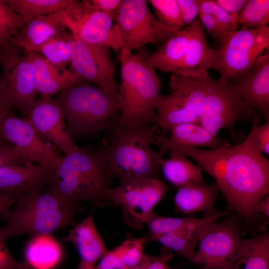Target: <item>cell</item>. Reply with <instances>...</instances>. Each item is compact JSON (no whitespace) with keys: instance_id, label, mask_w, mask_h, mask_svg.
<instances>
[{"instance_id":"obj_1","label":"cell","mask_w":269,"mask_h":269,"mask_svg":"<svg viewBox=\"0 0 269 269\" xmlns=\"http://www.w3.org/2000/svg\"><path fill=\"white\" fill-rule=\"evenodd\" d=\"M215 180L231 209L254 222L257 206L269 191V162L244 140L217 150L176 147Z\"/></svg>"},{"instance_id":"obj_2","label":"cell","mask_w":269,"mask_h":269,"mask_svg":"<svg viewBox=\"0 0 269 269\" xmlns=\"http://www.w3.org/2000/svg\"><path fill=\"white\" fill-rule=\"evenodd\" d=\"M46 178L18 195L15 207L2 215L6 222L0 228L3 238L51 234L73 226L76 224L75 216L85 212L79 203L69 202L52 190L46 185Z\"/></svg>"},{"instance_id":"obj_3","label":"cell","mask_w":269,"mask_h":269,"mask_svg":"<svg viewBox=\"0 0 269 269\" xmlns=\"http://www.w3.org/2000/svg\"><path fill=\"white\" fill-rule=\"evenodd\" d=\"M118 53L121 81L117 96L121 115L117 126L156 127L160 80L149 63L150 53L143 47L136 53L123 48Z\"/></svg>"},{"instance_id":"obj_4","label":"cell","mask_w":269,"mask_h":269,"mask_svg":"<svg viewBox=\"0 0 269 269\" xmlns=\"http://www.w3.org/2000/svg\"><path fill=\"white\" fill-rule=\"evenodd\" d=\"M112 179L103 147H78L65 155L59 166L46 178V185L70 202L89 201L105 206L104 196Z\"/></svg>"},{"instance_id":"obj_5","label":"cell","mask_w":269,"mask_h":269,"mask_svg":"<svg viewBox=\"0 0 269 269\" xmlns=\"http://www.w3.org/2000/svg\"><path fill=\"white\" fill-rule=\"evenodd\" d=\"M156 127L117 126L108 132L103 146L109 174L120 182L158 179L164 153L151 147Z\"/></svg>"},{"instance_id":"obj_6","label":"cell","mask_w":269,"mask_h":269,"mask_svg":"<svg viewBox=\"0 0 269 269\" xmlns=\"http://www.w3.org/2000/svg\"><path fill=\"white\" fill-rule=\"evenodd\" d=\"M54 99L61 108L74 138L94 136L118 125L121 113L118 96L83 79Z\"/></svg>"},{"instance_id":"obj_7","label":"cell","mask_w":269,"mask_h":269,"mask_svg":"<svg viewBox=\"0 0 269 269\" xmlns=\"http://www.w3.org/2000/svg\"><path fill=\"white\" fill-rule=\"evenodd\" d=\"M219 42L210 68L220 74L218 80L228 83L245 74L269 50V27L238 29L225 33Z\"/></svg>"},{"instance_id":"obj_8","label":"cell","mask_w":269,"mask_h":269,"mask_svg":"<svg viewBox=\"0 0 269 269\" xmlns=\"http://www.w3.org/2000/svg\"><path fill=\"white\" fill-rule=\"evenodd\" d=\"M208 75L187 77L172 73L170 94L160 95L155 105L156 127L161 129V134L164 137H168L170 129L174 125L188 122L198 123Z\"/></svg>"},{"instance_id":"obj_9","label":"cell","mask_w":269,"mask_h":269,"mask_svg":"<svg viewBox=\"0 0 269 269\" xmlns=\"http://www.w3.org/2000/svg\"><path fill=\"white\" fill-rule=\"evenodd\" d=\"M259 119V114L242 100L232 83L208 75L199 124L217 135L223 129L232 130L237 122L253 123Z\"/></svg>"},{"instance_id":"obj_10","label":"cell","mask_w":269,"mask_h":269,"mask_svg":"<svg viewBox=\"0 0 269 269\" xmlns=\"http://www.w3.org/2000/svg\"><path fill=\"white\" fill-rule=\"evenodd\" d=\"M147 3L145 0H122L113 20L123 48L133 51L147 43L165 42L179 30L162 24L150 11Z\"/></svg>"},{"instance_id":"obj_11","label":"cell","mask_w":269,"mask_h":269,"mask_svg":"<svg viewBox=\"0 0 269 269\" xmlns=\"http://www.w3.org/2000/svg\"><path fill=\"white\" fill-rule=\"evenodd\" d=\"M168 189L158 179L120 182L117 186L106 190L104 202L105 205L110 203L121 208L125 222L130 227L139 229Z\"/></svg>"},{"instance_id":"obj_12","label":"cell","mask_w":269,"mask_h":269,"mask_svg":"<svg viewBox=\"0 0 269 269\" xmlns=\"http://www.w3.org/2000/svg\"><path fill=\"white\" fill-rule=\"evenodd\" d=\"M65 30L61 34L70 48L71 70L105 92L117 96L118 84L115 76L111 48L85 42Z\"/></svg>"},{"instance_id":"obj_13","label":"cell","mask_w":269,"mask_h":269,"mask_svg":"<svg viewBox=\"0 0 269 269\" xmlns=\"http://www.w3.org/2000/svg\"><path fill=\"white\" fill-rule=\"evenodd\" d=\"M240 233L235 216L202 226L196 252L201 265L211 269H233L242 240Z\"/></svg>"},{"instance_id":"obj_14","label":"cell","mask_w":269,"mask_h":269,"mask_svg":"<svg viewBox=\"0 0 269 269\" xmlns=\"http://www.w3.org/2000/svg\"><path fill=\"white\" fill-rule=\"evenodd\" d=\"M10 42L0 47L1 77L11 105L26 117L33 108L37 94L33 67L26 55Z\"/></svg>"},{"instance_id":"obj_15","label":"cell","mask_w":269,"mask_h":269,"mask_svg":"<svg viewBox=\"0 0 269 269\" xmlns=\"http://www.w3.org/2000/svg\"><path fill=\"white\" fill-rule=\"evenodd\" d=\"M113 21L110 15L87 7L82 0H77L65 14L64 24L74 37L90 44L109 47L119 53L123 46Z\"/></svg>"},{"instance_id":"obj_16","label":"cell","mask_w":269,"mask_h":269,"mask_svg":"<svg viewBox=\"0 0 269 269\" xmlns=\"http://www.w3.org/2000/svg\"><path fill=\"white\" fill-rule=\"evenodd\" d=\"M0 136L12 144L29 160L56 169L63 157L53 145L43 139L25 119L12 114L0 121Z\"/></svg>"},{"instance_id":"obj_17","label":"cell","mask_w":269,"mask_h":269,"mask_svg":"<svg viewBox=\"0 0 269 269\" xmlns=\"http://www.w3.org/2000/svg\"><path fill=\"white\" fill-rule=\"evenodd\" d=\"M24 119L43 139L65 155L78 148L65 125L60 105L51 96H40Z\"/></svg>"},{"instance_id":"obj_18","label":"cell","mask_w":269,"mask_h":269,"mask_svg":"<svg viewBox=\"0 0 269 269\" xmlns=\"http://www.w3.org/2000/svg\"><path fill=\"white\" fill-rule=\"evenodd\" d=\"M242 100L269 121V54L261 55L245 74L230 82Z\"/></svg>"},{"instance_id":"obj_19","label":"cell","mask_w":269,"mask_h":269,"mask_svg":"<svg viewBox=\"0 0 269 269\" xmlns=\"http://www.w3.org/2000/svg\"><path fill=\"white\" fill-rule=\"evenodd\" d=\"M169 135L166 138L159 132L155 135L154 142L159 145V151L164 154L176 147H206L211 150H217L231 145L228 140L218 137L197 123L174 125L170 129Z\"/></svg>"},{"instance_id":"obj_20","label":"cell","mask_w":269,"mask_h":269,"mask_svg":"<svg viewBox=\"0 0 269 269\" xmlns=\"http://www.w3.org/2000/svg\"><path fill=\"white\" fill-rule=\"evenodd\" d=\"M189 39L183 60L175 73L187 77L208 75L212 60L213 49L207 42L203 26L196 19L187 25Z\"/></svg>"},{"instance_id":"obj_21","label":"cell","mask_w":269,"mask_h":269,"mask_svg":"<svg viewBox=\"0 0 269 269\" xmlns=\"http://www.w3.org/2000/svg\"><path fill=\"white\" fill-rule=\"evenodd\" d=\"M26 55L33 67L36 91L40 96L59 94L82 79L71 70L57 68L37 52L31 51Z\"/></svg>"},{"instance_id":"obj_22","label":"cell","mask_w":269,"mask_h":269,"mask_svg":"<svg viewBox=\"0 0 269 269\" xmlns=\"http://www.w3.org/2000/svg\"><path fill=\"white\" fill-rule=\"evenodd\" d=\"M66 13L55 12L26 22L10 43L23 48L27 54L36 49L50 38L65 29Z\"/></svg>"},{"instance_id":"obj_23","label":"cell","mask_w":269,"mask_h":269,"mask_svg":"<svg viewBox=\"0 0 269 269\" xmlns=\"http://www.w3.org/2000/svg\"><path fill=\"white\" fill-rule=\"evenodd\" d=\"M54 170L27 160L0 167V192L23 193L44 180Z\"/></svg>"},{"instance_id":"obj_24","label":"cell","mask_w":269,"mask_h":269,"mask_svg":"<svg viewBox=\"0 0 269 269\" xmlns=\"http://www.w3.org/2000/svg\"><path fill=\"white\" fill-rule=\"evenodd\" d=\"M63 241L72 243L81 261L93 266L109 251L91 214L74 225Z\"/></svg>"},{"instance_id":"obj_25","label":"cell","mask_w":269,"mask_h":269,"mask_svg":"<svg viewBox=\"0 0 269 269\" xmlns=\"http://www.w3.org/2000/svg\"><path fill=\"white\" fill-rule=\"evenodd\" d=\"M177 188L174 199L176 212L187 214L204 212L206 216L219 212L214 208L220 191L215 182L186 185Z\"/></svg>"},{"instance_id":"obj_26","label":"cell","mask_w":269,"mask_h":269,"mask_svg":"<svg viewBox=\"0 0 269 269\" xmlns=\"http://www.w3.org/2000/svg\"><path fill=\"white\" fill-rule=\"evenodd\" d=\"M63 249L51 234L33 235L24 250L26 269H54L63 256Z\"/></svg>"},{"instance_id":"obj_27","label":"cell","mask_w":269,"mask_h":269,"mask_svg":"<svg viewBox=\"0 0 269 269\" xmlns=\"http://www.w3.org/2000/svg\"><path fill=\"white\" fill-rule=\"evenodd\" d=\"M231 211L228 209L203 218L164 217L153 212L145 224L148 229L149 237L166 233H198L202 226L217 221L219 218L230 214Z\"/></svg>"},{"instance_id":"obj_28","label":"cell","mask_w":269,"mask_h":269,"mask_svg":"<svg viewBox=\"0 0 269 269\" xmlns=\"http://www.w3.org/2000/svg\"><path fill=\"white\" fill-rule=\"evenodd\" d=\"M167 158L159 161L160 170L165 179L174 186H180L203 184L205 180L202 168L186 158L184 154L175 149H170Z\"/></svg>"},{"instance_id":"obj_29","label":"cell","mask_w":269,"mask_h":269,"mask_svg":"<svg viewBox=\"0 0 269 269\" xmlns=\"http://www.w3.org/2000/svg\"><path fill=\"white\" fill-rule=\"evenodd\" d=\"M189 39L188 26L174 33L153 53L148 61L154 69L175 73L181 64Z\"/></svg>"},{"instance_id":"obj_30","label":"cell","mask_w":269,"mask_h":269,"mask_svg":"<svg viewBox=\"0 0 269 269\" xmlns=\"http://www.w3.org/2000/svg\"><path fill=\"white\" fill-rule=\"evenodd\" d=\"M233 269H269V235L242 240Z\"/></svg>"},{"instance_id":"obj_31","label":"cell","mask_w":269,"mask_h":269,"mask_svg":"<svg viewBox=\"0 0 269 269\" xmlns=\"http://www.w3.org/2000/svg\"><path fill=\"white\" fill-rule=\"evenodd\" d=\"M4 1L26 23L55 12L67 13L74 6L76 0H6Z\"/></svg>"},{"instance_id":"obj_32","label":"cell","mask_w":269,"mask_h":269,"mask_svg":"<svg viewBox=\"0 0 269 269\" xmlns=\"http://www.w3.org/2000/svg\"><path fill=\"white\" fill-rule=\"evenodd\" d=\"M148 239L159 242L164 248L174 251L177 255L194 264L201 265L195 251L198 242V233H166L149 237Z\"/></svg>"},{"instance_id":"obj_33","label":"cell","mask_w":269,"mask_h":269,"mask_svg":"<svg viewBox=\"0 0 269 269\" xmlns=\"http://www.w3.org/2000/svg\"><path fill=\"white\" fill-rule=\"evenodd\" d=\"M269 22V0H248L237 16L241 28H262L268 26Z\"/></svg>"},{"instance_id":"obj_34","label":"cell","mask_w":269,"mask_h":269,"mask_svg":"<svg viewBox=\"0 0 269 269\" xmlns=\"http://www.w3.org/2000/svg\"><path fill=\"white\" fill-rule=\"evenodd\" d=\"M35 52L40 53L59 69H66V67L70 64V48L61 33L49 39L39 46Z\"/></svg>"},{"instance_id":"obj_35","label":"cell","mask_w":269,"mask_h":269,"mask_svg":"<svg viewBox=\"0 0 269 269\" xmlns=\"http://www.w3.org/2000/svg\"><path fill=\"white\" fill-rule=\"evenodd\" d=\"M23 18L0 0V47L11 42L25 24Z\"/></svg>"},{"instance_id":"obj_36","label":"cell","mask_w":269,"mask_h":269,"mask_svg":"<svg viewBox=\"0 0 269 269\" xmlns=\"http://www.w3.org/2000/svg\"><path fill=\"white\" fill-rule=\"evenodd\" d=\"M148 1L154 8L157 19L164 25L176 29L185 26L177 0H150Z\"/></svg>"},{"instance_id":"obj_37","label":"cell","mask_w":269,"mask_h":269,"mask_svg":"<svg viewBox=\"0 0 269 269\" xmlns=\"http://www.w3.org/2000/svg\"><path fill=\"white\" fill-rule=\"evenodd\" d=\"M200 12L208 13L221 26L226 33L238 29V14L228 13L214 0H199Z\"/></svg>"},{"instance_id":"obj_38","label":"cell","mask_w":269,"mask_h":269,"mask_svg":"<svg viewBox=\"0 0 269 269\" xmlns=\"http://www.w3.org/2000/svg\"><path fill=\"white\" fill-rule=\"evenodd\" d=\"M147 241L146 238L127 239L119 245L122 257L124 269L138 265L145 256L143 246Z\"/></svg>"},{"instance_id":"obj_39","label":"cell","mask_w":269,"mask_h":269,"mask_svg":"<svg viewBox=\"0 0 269 269\" xmlns=\"http://www.w3.org/2000/svg\"><path fill=\"white\" fill-rule=\"evenodd\" d=\"M261 119L253 123L250 133L245 139L247 143L256 152L269 153V121L260 125Z\"/></svg>"},{"instance_id":"obj_40","label":"cell","mask_w":269,"mask_h":269,"mask_svg":"<svg viewBox=\"0 0 269 269\" xmlns=\"http://www.w3.org/2000/svg\"><path fill=\"white\" fill-rule=\"evenodd\" d=\"M27 160H30L12 144L3 139H0V167L19 164Z\"/></svg>"},{"instance_id":"obj_41","label":"cell","mask_w":269,"mask_h":269,"mask_svg":"<svg viewBox=\"0 0 269 269\" xmlns=\"http://www.w3.org/2000/svg\"><path fill=\"white\" fill-rule=\"evenodd\" d=\"M184 25H189L196 20L200 12L199 0H177Z\"/></svg>"},{"instance_id":"obj_42","label":"cell","mask_w":269,"mask_h":269,"mask_svg":"<svg viewBox=\"0 0 269 269\" xmlns=\"http://www.w3.org/2000/svg\"><path fill=\"white\" fill-rule=\"evenodd\" d=\"M94 269H124L119 246L105 254Z\"/></svg>"},{"instance_id":"obj_43","label":"cell","mask_w":269,"mask_h":269,"mask_svg":"<svg viewBox=\"0 0 269 269\" xmlns=\"http://www.w3.org/2000/svg\"><path fill=\"white\" fill-rule=\"evenodd\" d=\"M6 239L0 235V269H26L11 254L6 243Z\"/></svg>"},{"instance_id":"obj_44","label":"cell","mask_w":269,"mask_h":269,"mask_svg":"<svg viewBox=\"0 0 269 269\" xmlns=\"http://www.w3.org/2000/svg\"><path fill=\"white\" fill-rule=\"evenodd\" d=\"M123 0H83L84 4L95 10L107 14L113 17Z\"/></svg>"},{"instance_id":"obj_45","label":"cell","mask_w":269,"mask_h":269,"mask_svg":"<svg viewBox=\"0 0 269 269\" xmlns=\"http://www.w3.org/2000/svg\"><path fill=\"white\" fill-rule=\"evenodd\" d=\"M201 23L207 30L210 35L219 41L226 33L221 26L210 14L199 12Z\"/></svg>"},{"instance_id":"obj_46","label":"cell","mask_w":269,"mask_h":269,"mask_svg":"<svg viewBox=\"0 0 269 269\" xmlns=\"http://www.w3.org/2000/svg\"><path fill=\"white\" fill-rule=\"evenodd\" d=\"M12 105L7 95L6 89L1 79L0 78V121L12 114Z\"/></svg>"},{"instance_id":"obj_47","label":"cell","mask_w":269,"mask_h":269,"mask_svg":"<svg viewBox=\"0 0 269 269\" xmlns=\"http://www.w3.org/2000/svg\"><path fill=\"white\" fill-rule=\"evenodd\" d=\"M214 1L228 13L238 14L242 11L248 0H214Z\"/></svg>"},{"instance_id":"obj_48","label":"cell","mask_w":269,"mask_h":269,"mask_svg":"<svg viewBox=\"0 0 269 269\" xmlns=\"http://www.w3.org/2000/svg\"><path fill=\"white\" fill-rule=\"evenodd\" d=\"M18 194L14 193L0 192V217L14 204Z\"/></svg>"},{"instance_id":"obj_49","label":"cell","mask_w":269,"mask_h":269,"mask_svg":"<svg viewBox=\"0 0 269 269\" xmlns=\"http://www.w3.org/2000/svg\"><path fill=\"white\" fill-rule=\"evenodd\" d=\"M257 213L258 214L262 213L265 216L269 218V194L266 195L259 202L256 208Z\"/></svg>"},{"instance_id":"obj_50","label":"cell","mask_w":269,"mask_h":269,"mask_svg":"<svg viewBox=\"0 0 269 269\" xmlns=\"http://www.w3.org/2000/svg\"><path fill=\"white\" fill-rule=\"evenodd\" d=\"M150 258L151 256L145 254L142 260L138 265L127 269H146Z\"/></svg>"},{"instance_id":"obj_51","label":"cell","mask_w":269,"mask_h":269,"mask_svg":"<svg viewBox=\"0 0 269 269\" xmlns=\"http://www.w3.org/2000/svg\"><path fill=\"white\" fill-rule=\"evenodd\" d=\"M94 267L88 263L81 261L77 269H94Z\"/></svg>"},{"instance_id":"obj_52","label":"cell","mask_w":269,"mask_h":269,"mask_svg":"<svg viewBox=\"0 0 269 269\" xmlns=\"http://www.w3.org/2000/svg\"><path fill=\"white\" fill-rule=\"evenodd\" d=\"M201 269H211L207 266H204L203 267L201 268Z\"/></svg>"},{"instance_id":"obj_53","label":"cell","mask_w":269,"mask_h":269,"mask_svg":"<svg viewBox=\"0 0 269 269\" xmlns=\"http://www.w3.org/2000/svg\"><path fill=\"white\" fill-rule=\"evenodd\" d=\"M2 139V138H1L0 137V139Z\"/></svg>"}]
</instances>
